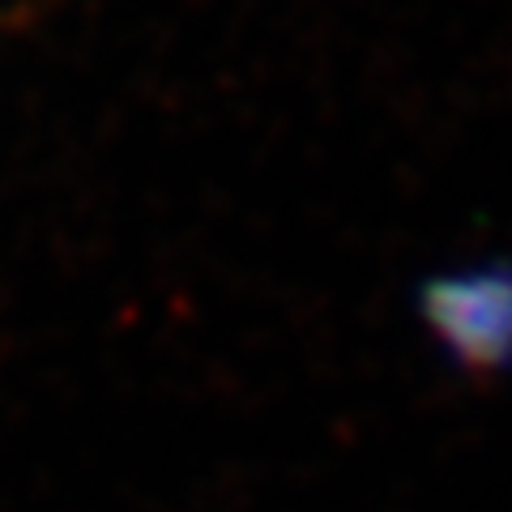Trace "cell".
<instances>
[{
    "instance_id": "1",
    "label": "cell",
    "mask_w": 512,
    "mask_h": 512,
    "mask_svg": "<svg viewBox=\"0 0 512 512\" xmlns=\"http://www.w3.org/2000/svg\"><path fill=\"white\" fill-rule=\"evenodd\" d=\"M414 320L453 376L495 384L512 376V256L431 269L414 286Z\"/></svg>"
}]
</instances>
